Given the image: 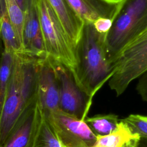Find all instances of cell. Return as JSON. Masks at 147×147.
I'll return each instance as SVG.
<instances>
[{"label": "cell", "mask_w": 147, "mask_h": 147, "mask_svg": "<svg viewBox=\"0 0 147 147\" xmlns=\"http://www.w3.org/2000/svg\"><path fill=\"white\" fill-rule=\"evenodd\" d=\"M140 137L134 133L129 126L120 120L117 129L111 134L97 136L92 147H137Z\"/></svg>", "instance_id": "13"}, {"label": "cell", "mask_w": 147, "mask_h": 147, "mask_svg": "<svg viewBox=\"0 0 147 147\" xmlns=\"http://www.w3.org/2000/svg\"><path fill=\"white\" fill-rule=\"evenodd\" d=\"M37 96L38 106L47 118L59 109L58 82L54 68L47 59H41L40 61Z\"/></svg>", "instance_id": "9"}, {"label": "cell", "mask_w": 147, "mask_h": 147, "mask_svg": "<svg viewBox=\"0 0 147 147\" xmlns=\"http://www.w3.org/2000/svg\"><path fill=\"white\" fill-rule=\"evenodd\" d=\"M84 121L96 136H105L113 133L117 129L120 121L118 115L108 114L87 117Z\"/></svg>", "instance_id": "15"}, {"label": "cell", "mask_w": 147, "mask_h": 147, "mask_svg": "<svg viewBox=\"0 0 147 147\" xmlns=\"http://www.w3.org/2000/svg\"><path fill=\"white\" fill-rule=\"evenodd\" d=\"M0 38H1V27H0Z\"/></svg>", "instance_id": "20"}, {"label": "cell", "mask_w": 147, "mask_h": 147, "mask_svg": "<svg viewBox=\"0 0 147 147\" xmlns=\"http://www.w3.org/2000/svg\"><path fill=\"white\" fill-rule=\"evenodd\" d=\"M141 138L147 140V116L140 114H130L126 118L121 119Z\"/></svg>", "instance_id": "17"}, {"label": "cell", "mask_w": 147, "mask_h": 147, "mask_svg": "<svg viewBox=\"0 0 147 147\" xmlns=\"http://www.w3.org/2000/svg\"><path fill=\"white\" fill-rule=\"evenodd\" d=\"M137 147H147V140L144 138H141Z\"/></svg>", "instance_id": "19"}, {"label": "cell", "mask_w": 147, "mask_h": 147, "mask_svg": "<svg viewBox=\"0 0 147 147\" xmlns=\"http://www.w3.org/2000/svg\"><path fill=\"white\" fill-rule=\"evenodd\" d=\"M55 11L67 36L75 47L83 27L84 22L73 11L67 0H46Z\"/></svg>", "instance_id": "12"}, {"label": "cell", "mask_w": 147, "mask_h": 147, "mask_svg": "<svg viewBox=\"0 0 147 147\" xmlns=\"http://www.w3.org/2000/svg\"><path fill=\"white\" fill-rule=\"evenodd\" d=\"M21 54L38 59H47L37 0H31L24 11Z\"/></svg>", "instance_id": "8"}, {"label": "cell", "mask_w": 147, "mask_h": 147, "mask_svg": "<svg viewBox=\"0 0 147 147\" xmlns=\"http://www.w3.org/2000/svg\"><path fill=\"white\" fill-rule=\"evenodd\" d=\"M30 147H62L51 122L42 113Z\"/></svg>", "instance_id": "14"}, {"label": "cell", "mask_w": 147, "mask_h": 147, "mask_svg": "<svg viewBox=\"0 0 147 147\" xmlns=\"http://www.w3.org/2000/svg\"><path fill=\"white\" fill-rule=\"evenodd\" d=\"M147 30V0H124L106 34L108 61L113 64L123 51Z\"/></svg>", "instance_id": "2"}, {"label": "cell", "mask_w": 147, "mask_h": 147, "mask_svg": "<svg viewBox=\"0 0 147 147\" xmlns=\"http://www.w3.org/2000/svg\"><path fill=\"white\" fill-rule=\"evenodd\" d=\"M113 67V74L108 84L118 96L132 81L147 71V30L123 51Z\"/></svg>", "instance_id": "4"}, {"label": "cell", "mask_w": 147, "mask_h": 147, "mask_svg": "<svg viewBox=\"0 0 147 147\" xmlns=\"http://www.w3.org/2000/svg\"><path fill=\"white\" fill-rule=\"evenodd\" d=\"M124 0H67L76 14L84 22L100 19L113 21Z\"/></svg>", "instance_id": "11"}, {"label": "cell", "mask_w": 147, "mask_h": 147, "mask_svg": "<svg viewBox=\"0 0 147 147\" xmlns=\"http://www.w3.org/2000/svg\"><path fill=\"white\" fill-rule=\"evenodd\" d=\"M62 147H92L97 136L84 120H80L60 109L47 118Z\"/></svg>", "instance_id": "6"}, {"label": "cell", "mask_w": 147, "mask_h": 147, "mask_svg": "<svg viewBox=\"0 0 147 147\" xmlns=\"http://www.w3.org/2000/svg\"><path fill=\"white\" fill-rule=\"evenodd\" d=\"M41 115L37 100L27 106L1 147H30Z\"/></svg>", "instance_id": "10"}, {"label": "cell", "mask_w": 147, "mask_h": 147, "mask_svg": "<svg viewBox=\"0 0 147 147\" xmlns=\"http://www.w3.org/2000/svg\"><path fill=\"white\" fill-rule=\"evenodd\" d=\"M14 54L3 49L0 58V117L8 90Z\"/></svg>", "instance_id": "16"}, {"label": "cell", "mask_w": 147, "mask_h": 147, "mask_svg": "<svg viewBox=\"0 0 147 147\" xmlns=\"http://www.w3.org/2000/svg\"><path fill=\"white\" fill-rule=\"evenodd\" d=\"M106 34L97 30L92 22H84L75 47L76 65L72 72L79 87L92 98L114 72L107 57Z\"/></svg>", "instance_id": "1"}, {"label": "cell", "mask_w": 147, "mask_h": 147, "mask_svg": "<svg viewBox=\"0 0 147 147\" xmlns=\"http://www.w3.org/2000/svg\"><path fill=\"white\" fill-rule=\"evenodd\" d=\"M47 59L61 63L71 71L76 65L75 46L46 0H37Z\"/></svg>", "instance_id": "3"}, {"label": "cell", "mask_w": 147, "mask_h": 147, "mask_svg": "<svg viewBox=\"0 0 147 147\" xmlns=\"http://www.w3.org/2000/svg\"><path fill=\"white\" fill-rule=\"evenodd\" d=\"M48 60L54 68L58 82L59 109L80 120H84L92 98L79 87L69 68L61 63Z\"/></svg>", "instance_id": "5"}, {"label": "cell", "mask_w": 147, "mask_h": 147, "mask_svg": "<svg viewBox=\"0 0 147 147\" xmlns=\"http://www.w3.org/2000/svg\"><path fill=\"white\" fill-rule=\"evenodd\" d=\"M16 1L17 3H18L19 7L21 8V9L24 13L29 3L30 2V1L31 0H16Z\"/></svg>", "instance_id": "18"}, {"label": "cell", "mask_w": 147, "mask_h": 147, "mask_svg": "<svg viewBox=\"0 0 147 147\" xmlns=\"http://www.w3.org/2000/svg\"><path fill=\"white\" fill-rule=\"evenodd\" d=\"M21 65L20 54H14L8 90L0 117V147L25 109L20 91Z\"/></svg>", "instance_id": "7"}]
</instances>
